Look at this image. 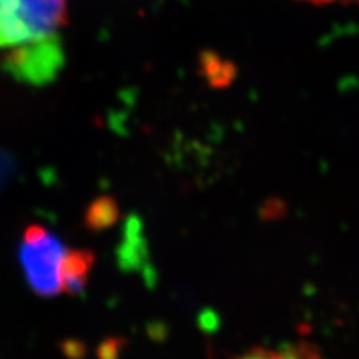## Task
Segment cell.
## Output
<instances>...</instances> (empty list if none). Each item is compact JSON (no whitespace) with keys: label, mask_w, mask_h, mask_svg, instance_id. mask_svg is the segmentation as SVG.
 Here are the masks:
<instances>
[{"label":"cell","mask_w":359,"mask_h":359,"mask_svg":"<svg viewBox=\"0 0 359 359\" xmlns=\"http://www.w3.org/2000/svg\"><path fill=\"white\" fill-rule=\"evenodd\" d=\"M66 0H0V51L60 39Z\"/></svg>","instance_id":"2"},{"label":"cell","mask_w":359,"mask_h":359,"mask_svg":"<svg viewBox=\"0 0 359 359\" xmlns=\"http://www.w3.org/2000/svg\"><path fill=\"white\" fill-rule=\"evenodd\" d=\"M18 259L32 290L42 298H54L83 292L96 257L90 250L67 249L50 229L30 224L22 233Z\"/></svg>","instance_id":"1"},{"label":"cell","mask_w":359,"mask_h":359,"mask_svg":"<svg viewBox=\"0 0 359 359\" xmlns=\"http://www.w3.org/2000/svg\"><path fill=\"white\" fill-rule=\"evenodd\" d=\"M63 62L62 41L57 39L4 53L2 67L21 83L41 86L57 76Z\"/></svg>","instance_id":"3"},{"label":"cell","mask_w":359,"mask_h":359,"mask_svg":"<svg viewBox=\"0 0 359 359\" xmlns=\"http://www.w3.org/2000/svg\"><path fill=\"white\" fill-rule=\"evenodd\" d=\"M237 359H323L320 352L310 343L286 344L277 349H255Z\"/></svg>","instance_id":"4"}]
</instances>
